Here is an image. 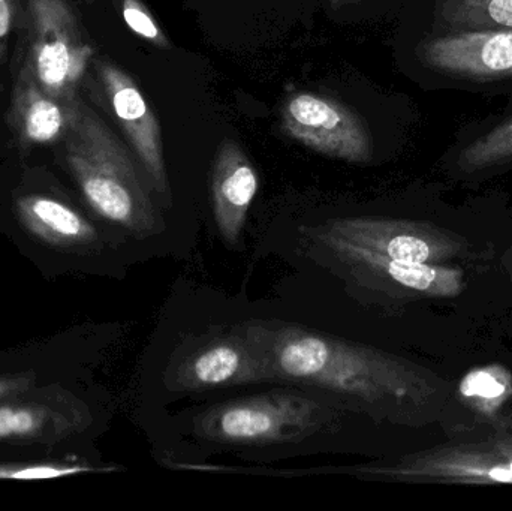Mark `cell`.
Instances as JSON below:
<instances>
[{"label": "cell", "mask_w": 512, "mask_h": 511, "mask_svg": "<svg viewBox=\"0 0 512 511\" xmlns=\"http://www.w3.org/2000/svg\"><path fill=\"white\" fill-rule=\"evenodd\" d=\"M62 152L81 198L99 219L140 239L164 230L140 162L83 99Z\"/></svg>", "instance_id": "cell-2"}, {"label": "cell", "mask_w": 512, "mask_h": 511, "mask_svg": "<svg viewBox=\"0 0 512 511\" xmlns=\"http://www.w3.org/2000/svg\"><path fill=\"white\" fill-rule=\"evenodd\" d=\"M89 423V411L71 393L33 387L0 401V446L50 449Z\"/></svg>", "instance_id": "cell-12"}, {"label": "cell", "mask_w": 512, "mask_h": 511, "mask_svg": "<svg viewBox=\"0 0 512 511\" xmlns=\"http://www.w3.org/2000/svg\"><path fill=\"white\" fill-rule=\"evenodd\" d=\"M93 54L68 0H29L18 69L44 92L65 102L81 99Z\"/></svg>", "instance_id": "cell-4"}, {"label": "cell", "mask_w": 512, "mask_h": 511, "mask_svg": "<svg viewBox=\"0 0 512 511\" xmlns=\"http://www.w3.org/2000/svg\"><path fill=\"white\" fill-rule=\"evenodd\" d=\"M12 233L26 246L47 252L48 258L78 260L95 257L105 237L95 222L65 195L56 191H23L11 204Z\"/></svg>", "instance_id": "cell-8"}, {"label": "cell", "mask_w": 512, "mask_h": 511, "mask_svg": "<svg viewBox=\"0 0 512 511\" xmlns=\"http://www.w3.org/2000/svg\"><path fill=\"white\" fill-rule=\"evenodd\" d=\"M315 237L351 278L372 290L397 297H456L465 288V276L460 269L390 260L321 230L316 231Z\"/></svg>", "instance_id": "cell-11"}, {"label": "cell", "mask_w": 512, "mask_h": 511, "mask_svg": "<svg viewBox=\"0 0 512 511\" xmlns=\"http://www.w3.org/2000/svg\"><path fill=\"white\" fill-rule=\"evenodd\" d=\"M508 164H512V116L468 144L457 161L465 173H478Z\"/></svg>", "instance_id": "cell-18"}, {"label": "cell", "mask_w": 512, "mask_h": 511, "mask_svg": "<svg viewBox=\"0 0 512 511\" xmlns=\"http://www.w3.org/2000/svg\"><path fill=\"white\" fill-rule=\"evenodd\" d=\"M261 348L274 381L318 387L354 399L379 416L402 420L403 410L430 404L439 392L429 371L367 345L273 320L242 323Z\"/></svg>", "instance_id": "cell-1"}, {"label": "cell", "mask_w": 512, "mask_h": 511, "mask_svg": "<svg viewBox=\"0 0 512 511\" xmlns=\"http://www.w3.org/2000/svg\"><path fill=\"white\" fill-rule=\"evenodd\" d=\"M18 0H0V63L5 59L8 41L15 27Z\"/></svg>", "instance_id": "cell-21"}, {"label": "cell", "mask_w": 512, "mask_h": 511, "mask_svg": "<svg viewBox=\"0 0 512 511\" xmlns=\"http://www.w3.org/2000/svg\"><path fill=\"white\" fill-rule=\"evenodd\" d=\"M258 188V173L242 146L234 140L222 141L213 162V216L222 240L231 248L242 239Z\"/></svg>", "instance_id": "cell-14"}, {"label": "cell", "mask_w": 512, "mask_h": 511, "mask_svg": "<svg viewBox=\"0 0 512 511\" xmlns=\"http://www.w3.org/2000/svg\"><path fill=\"white\" fill-rule=\"evenodd\" d=\"M436 15L451 33L512 30V0H438Z\"/></svg>", "instance_id": "cell-16"}, {"label": "cell", "mask_w": 512, "mask_h": 511, "mask_svg": "<svg viewBox=\"0 0 512 511\" xmlns=\"http://www.w3.org/2000/svg\"><path fill=\"white\" fill-rule=\"evenodd\" d=\"M319 230L349 245L402 263H445L462 254L466 246L465 240L457 234L429 222L406 219L355 216L334 219Z\"/></svg>", "instance_id": "cell-10"}, {"label": "cell", "mask_w": 512, "mask_h": 511, "mask_svg": "<svg viewBox=\"0 0 512 511\" xmlns=\"http://www.w3.org/2000/svg\"><path fill=\"white\" fill-rule=\"evenodd\" d=\"M280 125L289 138L319 155L349 164L372 161L373 141L366 120L330 96L292 93L280 111Z\"/></svg>", "instance_id": "cell-9"}, {"label": "cell", "mask_w": 512, "mask_h": 511, "mask_svg": "<svg viewBox=\"0 0 512 511\" xmlns=\"http://www.w3.org/2000/svg\"><path fill=\"white\" fill-rule=\"evenodd\" d=\"M113 471L111 468H95L75 459L59 461L0 462V480H51L78 474Z\"/></svg>", "instance_id": "cell-19"}, {"label": "cell", "mask_w": 512, "mask_h": 511, "mask_svg": "<svg viewBox=\"0 0 512 511\" xmlns=\"http://www.w3.org/2000/svg\"><path fill=\"white\" fill-rule=\"evenodd\" d=\"M122 15L132 32L137 33L146 41L152 42L156 47H170L164 30L161 29L152 12L144 6L141 0H122Z\"/></svg>", "instance_id": "cell-20"}, {"label": "cell", "mask_w": 512, "mask_h": 511, "mask_svg": "<svg viewBox=\"0 0 512 511\" xmlns=\"http://www.w3.org/2000/svg\"><path fill=\"white\" fill-rule=\"evenodd\" d=\"M342 411L303 393L274 390L224 402L198 414L194 434L219 446L298 443L336 425Z\"/></svg>", "instance_id": "cell-3"}, {"label": "cell", "mask_w": 512, "mask_h": 511, "mask_svg": "<svg viewBox=\"0 0 512 511\" xmlns=\"http://www.w3.org/2000/svg\"><path fill=\"white\" fill-rule=\"evenodd\" d=\"M360 0H330L331 8L339 9L346 5H352V3H358Z\"/></svg>", "instance_id": "cell-23"}, {"label": "cell", "mask_w": 512, "mask_h": 511, "mask_svg": "<svg viewBox=\"0 0 512 511\" xmlns=\"http://www.w3.org/2000/svg\"><path fill=\"white\" fill-rule=\"evenodd\" d=\"M36 386V380L30 374L0 375V401L17 393L26 392Z\"/></svg>", "instance_id": "cell-22"}, {"label": "cell", "mask_w": 512, "mask_h": 511, "mask_svg": "<svg viewBox=\"0 0 512 511\" xmlns=\"http://www.w3.org/2000/svg\"><path fill=\"white\" fill-rule=\"evenodd\" d=\"M274 381L261 348L243 324L201 336L168 369V383L180 392H210Z\"/></svg>", "instance_id": "cell-6"}, {"label": "cell", "mask_w": 512, "mask_h": 511, "mask_svg": "<svg viewBox=\"0 0 512 511\" xmlns=\"http://www.w3.org/2000/svg\"><path fill=\"white\" fill-rule=\"evenodd\" d=\"M77 102L48 95L26 72L18 69L9 108V128L23 150L62 144L77 116Z\"/></svg>", "instance_id": "cell-15"}, {"label": "cell", "mask_w": 512, "mask_h": 511, "mask_svg": "<svg viewBox=\"0 0 512 511\" xmlns=\"http://www.w3.org/2000/svg\"><path fill=\"white\" fill-rule=\"evenodd\" d=\"M420 57L433 71L459 80L512 78V30L448 33L423 42Z\"/></svg>", "instance_id": "cell-13"}, {"label": "cell", "mask_w": 512, "mask_h": 511, "mask_svg": "<svg viewBox=\"0 0 512 511\" xmlns=\"http://www.w3.org/2000/svg\"><path fill=\"white\" fill-rule=\"evenodd\" d=\"M361 476L400 482L512 485V431L481 441L433 447L390 465L360 468Z\"/></svg>", "instance_id": "cell-5"}, {"label": "cell", "mask_w": 512, "mask_h": 511, "mask_svg": "<svg viewBox=\"0 0 512 511\" xmlns=\"http://www.w3.org/2000/svg\"><path fill=\"white\" fill-rule=\"evenodd\" d=\"M465 404L484 417L498 416L512 398V375L505 366L487 365L472 369L459 386Z\"/></svg>", "instance_id": "cell-17"}, {"label": "cell", "mask_w": 512, "mask_h": 511, "mask_svg": "<svg viewBox=\"0 0 512 511\" xmlns=\"http://www.w3.org/2000/svg\"><path fill=\"white\" fill-rule=\"evenodd\" d=\"M95 80L87 74L84 86L95 89L123 134L128 138L135 158L140 162L150 188L165 206L171 204L170 182L165 167L164 141L159 120L156 119L146 96L128 72L107 59L93 63Z\"/></svg>", "instance_id": "cell-7"}]
</instances>
